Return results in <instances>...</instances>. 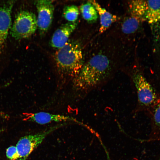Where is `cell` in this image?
<instances>
[{"label": "cell", "instance_id": "1", "mask_svg": "<svg viewBox=\"0 0 160 160\" xmlns=\"http://www.w3.org/2000/svg\"><path fill=\"white\" fill-rule=\"evenodd\" d=\"M115 66L105 55L94 56L84 64L73 80V87L77 91L87 92L102 87L113 77Z\"/></svg>", "mask_w": 160, "mask_h": 160}, {"label": "cell", "instance_id": "2", "mask_svg": "<svg viewBox=\"0 0 160 160\" xmlns=\"http://www.w3.org/2000/svg\"><path fill=\"white\" fill-rule=\"evenodd\" d=\"M55 60L57 74L61 81L73 80L84 64L79 44L76 41H68L56 52Z\"/></svg>", "mask_w": 160, "mask_h": 160}, {"label": "cell", "instance_id": "3", "mask_svg": "<svg viewBox=\"0 0 160 160\" xmlns=\"http://www.w3.org/2000/svg\"><path fill=\"white\" fill-rule=\"evenodd\" d=\"M127 74L137 93V104L135 111L151 110L160 102V97L140 69L133 68Z\"/></svg>", "mask_w": 160, "mask_h": 160}, {"label": "cell", "instance_id": "4", "mask_svg": "<svg viewBox=\"0 0 160 160\" xmlns=\"http://www.w3.org/2000/svg\"><path fill=\"white\" fill-rule=\"evenodd\" d=\"M37 28L35 15L28 11L22 10L17 14L10 32L13 38L20 39L30 37L35 33Z\"/></svg>", "mask_w": 160, "mask_h": 160}, {"label": "cell", "instance_id": "5", "mask_svg": "<svg viewBox=\"0 0 160 160\" xmlns=\"http://www.w3.org/2000/svg\"><path fill=\"white\" fill-rule=\"evenodd\" d=\"M62 125L52 127L34 134L25 136L18 142L16 147L19 155V160H26L46 137Z\"/></svg>", "mask_w": 160, "mask_h": 160}, {"label": "cell", "instance_id": "6", "mask_svg": "<svg viewBox=\"0 0 160 160\" xmlns=\"http://www.w3.org/2000/svg\"><path fill=\"white\" fill-rule=\"evenodd\" d=\"M144 20L148 23L154 48L160 49V0L145 1Z\"/></svg>", "mask_w": 160, "mask_h": 160}, {"label": "cell", "instance_id": "7", "mask_svg": "<svg viewBox=\"0 0 160 160\" xmlns=\"http://www.w3.org/2000/svg\"><path fill=\"white\" fill-rule=\"evenodd\" d=\"M35 3L38 13L37 28L40 34L42 35L47 32L51 26L54 7L52 1L39 0Z\"/></svg>", "mask_w": 160, "mask_h": 160}, {"label": "cell", "instance_id": "8", "mask_svg": "<svg viewBox=\"0 0 160 160\" xmlns=\"http://www.w3.org/2000/svg\"><path fill=\"white\" fill-rule=\"evenodd\" d=\"M14 3V1H10L0 3V55L11 28V14Z\"/></svg>", "mask_w": 160, "mask_h": 160}, {"label": "cell", "instance_id": "9", "mask_svg": "<svg viewBox=\"0 0 160 160\" xmlns=\"http://www.w3.org/2000/svg\"><path fill=\"white\" fill-rule=\"evenodd\" d=\"M23 120L44 124L52 122H60L67 121L80 123L73 118L63 115L55 114L48 112L25 113H23Z\"/></svg>", "mask_w": 160, "mask_h": 160}, {"label": "cell", "instance_id": "10", "mask_svg": "<svg viewBox=\"0 0 160 160\" xmlns=\"http://www.w3.org/2000/svg\"><path fill=\"white\" fill-rule=\"evenodd\" d=\"M77 25L76 21L68 22L60 26L53 35L50 42L51 46L58 49L63 46L68 41L69 37Z\"/></svg>", "mask_w": 160, "mask_h": 160}, {"label": "cell", "instance_id": "11", "mask_svg": "<svg viewBox=\"0 0 160 160\" xmlns=\"http://www.w3.org/2000/svg\"><path fill=\"white\" fill-rule=\"evenodd\" d=\"M89 1L94 6L100 16V25L99 31L100 33H102L106 31L113 23L117 20V17L116 15L111 13L102 8L96 1Z\"/></svg>", "mask_w": 160, "mask_h": 160}, {"label": "cell", "instance_id": "12", "mask_svg": "<svg viewBox=\"0 0 160 160\" xmlns=\"http://www.w3.org/2000/svg\"><path fill=\"white\" fill-rule=\"evenodd\" d=\"M152 110L151 119L152 130L151 139L160 140V102L153 107Z\"/></svg>", "mask_w": 160, "mask_h": 160}, {"label": "cell", "instance_id": "13", "mask_svg": "<svg viewBox=\"0 0 160 160\" xmlns=\"http://www.w3.org/2000/svg\"><path fill=\"white\" fill-rule=\"evenodd\" d=\"M80 10L83 18L88 22L93 23L97 20L98 17L97 12L89 1L81 6Z\"/></svg>", "mask_w": 160, "mask_h": 160}, {"label": "cell", "instance_id": "14", "mask_svg": "<svg viewBox=\"0 0 160 160\" xmlns=\"http://www.w3.org/2000/svg\"><path fill=\"white\" fill-rule=\"evenodd\" d=\"M141 21L138 18L133 15L126 18L122 25V30L125 33H133L138 28Z\"/></svg>", "mask_w": 160, "mask_h": 160}, {"label": "cell", "instance_id": "15", "mask_svg": "<svg viewBox=\"0 0 160 160\" xmlns=\"http://www.w3.org/2000/svg\"><path fill=\"white\" fill-rule=\"evenodd\" d=\"M79 12L78 7L74 5L66 6L64 9L63 15L69 22H75L77 20Z\"/></svg>", "mask_w": 160, "mask_h": 160}, {"label": "cell", "instance_id": "16", "mask_svg": "<svg viewBox=\"0 0 160 160\" xmlns=\"http://www.w3.org/2000/svg\"><path fill=\"white\" fill-rule=\"evenodd\" d=\"M6 156L10 160H16L19 159V155L16 146L9 147L6 151Z\"/></svg>", "mask_w": 160, "mask_h": 160}, {"label": "cell", "instance_id": "17", "mask_svg": "<svg viewBox=\"0 0 160 160\" xmlns=\"http://www.w3.org/2000/svg\"><path fill=\"white\" fill-rule=\"evenodd\" d=\"M0 117L7 119L9 117V116L4 112L0 111Z\"/></svg>", "mask_w": 160, "mask_h": 160}]
</instances>
